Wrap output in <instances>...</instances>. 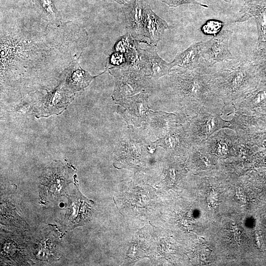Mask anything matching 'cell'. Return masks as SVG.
Returning <instances> with one entry per match:
<instances>
[{"mask_svg":"<svg viewBox=\"0 0 266 266\" xmlns=\"http://www.w3.org/2000/svg\"><path fill=\"white\" fill-rule=\"evenodd\" d=\"M84 29L71 22L55 24L37 18L1 20L0 73L67 68L88 41Z\"/></svg>","mask_w":266,"mask_h":266,"instance_id":"cell-1","label":"cell"},{"mask_svg":"<svg viewBox=\"0 0 266 266\" xmlns=\"http://www.w3.org/2000/svg\"><path fill=\"white\" fill-rule=\"evenodd\" d=\"M212 93L226 106L233 105L240 98L260 82L252 60L235 58L204 67Z\"/></svg>","mask_w":266,"mask_h":266,"instance_id":"cell-2","label":"cell"},{"mask_svg":"<svg viewBox=\"0 0 266 266\" xmlns=\"http://www.w3.org/2000/svg\"><path fill=\"white\" fill-rule=\"evenodd\" d=\"M169 75L173 99L179 109L176 113L187 121L203 106L221 107L211 90L204 67L192 70L178 68L171 69Z\"/></svg>","mask_w":266,"mask_h":266,"instance_id":"cell-3","label":"cell"},{"mask_svg":"<svg viewBox=\"0 0 266 266\" xmlns=\"http://www.w3.org/2000/svg\"><path fill=\"white\" fill-rule=\"evenodd\" d=\"M222 107H201L198 113L183 125L192 145L204 144L218 130L233 129L231 121L222 119Z\"/></svg>","mask_w":266,"mask_h":266,"instance_id":"cell-4","label":"cell"},{"mask_svg":"<svg viewBox=\"0 0 266 266\" xmlns=\"http://www.w3.org/2000/svg\"><path fill=\"white\" fill-rule=\"evenodd\" d=\"M130 129L117 144L115 153L118 163L134 166L146 153H152L157 147L143 129Z\"/></svg>","mask_w":266,"mask_h":266,"instance_id":"cell-5","label":"cell"},{"mask_svg":"<svg viewBox=\"0 0 266 266\" xmlns=\"http://www.w3.org/2000/svg\"><path fill=\"white\" fill-rule=\"evenodd\" d=\"M115 79L114 100L135 96L146 91L149 85L150 77L143 73L127 67L110 68Z\"/></svg>","mask_w":266,"mask_h":266,"instance_id":"cell-6","label":"cell"},{"mask_svg":"<svg viewBox=\"0 0 266 266\" xmlns=\"http://www.w3.org/2000/svg\"><path fill=\"white\" fill-rule=\"evenodd\" d=\"M232 33L228 30H223L206 41L199 42L202 59L201 67H209L233 58L229 48Z\"/></svg>","mask_w":266,"mask_h":266,"instance_id":"cell-7","label":"cell"},{"mask_svg":"<svg viewBox=\"0 0 266 266\" xmlns=\"http://www.w3.org/2000/svg\"><path fill=\"white\" fill-rule=\"evenodd\" d=\"M148 93L146 91L131 97L116 100L121 108L118 112L130 128L139 127L146 120L149 110Z\"/></svg>","mask_w":266,"mask_h":266,"instance_id":"cell-8","label":"cell"},{"mask_svg":"<svg viewBox=\"0 0 266 266\" xmlns=\"http://www.w3.org/2000/svg\"><path fill=\"white\" fill-rule=\"evenodd\" d=\"M183 117L177 113L149 110L143 130L150 137L158 138L165 136L174 126L183 124Z\"/></svg>","mask_w":266,"mask_h":266,"instance_id":"cell-9","label":"cell"},{"mask_svg":"<svg viewBox=\"0 0 266 266\" xmlns=\"http://www.w3.org/2000/svg\"><path fill=\"white\" fill-rule=\"evenodd\" d=\"M240 16L234 20L244 22L253 17L256 22L258 40L257 48L266 46V0H244V3L239 10Z\"/></svg>","mask_w":266,"mask_h":266,"instance_id":"cell-10","label":"cell"},{"mask_svg":"<svg viewBox=\"0 0 266 266\" xmlns=\"http://www.w3.org/2000/svg\"><path fill=\"white\" fill-rule=\"evenodd\" d=\"M124 9L126 29L132 38L148 43L144 40V3L143 0H130Z\"/></svg>","mask_w":266,"mask_h":266,"instance_id":"cell-11","label":"cell"},{"mask_svg":"<svg viewBox=\"0 0 266 266\" xmlns=\"http://www.w3.org/2000/svg\"><path fill=\"white\" fill-rule=\"evenodd\" d=\"M153 142L157 147H162L171 154L189 153L192 146L186 129L181 124L173 126L165 136Z\"/></svg>","mask_w":266,"mask_h":266,"instance_id":"cell-12","label":"cell"},{"mask_svg":"<svg viewBox=\"0 0 266 266\" xmlns=\"http://www.w3.org/2000/svg\"><path fill=\"white\" fill-rule=\"evenodd\" d=\"M239 143L237 135L228 134L224 131L215 132L205 143L211 154L220 156H226L236 151Z\"/></svg>","mask_w":266,"mask_h":266,"instance_id":"cell-13","label":"cell"},{"mask_svg":"<svg viewBox=\"0 0 266 266\" xmlns=\"http://www.w3.org/2000/svg\"><path fill=\"white\" fill-rule=\"evenodd\" d=\"M169 28L166 21L157 16L149 6H145L144 34L153 45H157L162 39L165 31Z\"/></svg>","mask_w":266,"mask_h":266,"instance_id":"cell-14","label":"cell"},{"mask_svg":"<svg viewBox=\"0 0 266 266\" xmlns=\"http://www.w3.org/2000/svg\"><path fill=\"white\" fill-rule=\"evenodd\" d=\"M266 104V85L261 82L233 104L235 111H249Z\"/></svg>","mask_w":266,"mask_h":266,"instance_id":"cell-15","label":"cell"},{"mask_svg":"<svg viewBox=\"0 0 266 266\" xmlns=\"http://www.w3.org/2000/svg\"><path fill=\"white\" fill-rule=\"evenodd\" d=\"M169 63L171 68L177 66L192 70L201 67L202 59L199 42L192 44Z\"/></svg>","mask_w":266,"mask_h":266,"instance_id":"cell-16","label":"cell"},{"mask_svg":"<svg viewBox=\"0 0 266 266\" xmlns=\"http://www.w3.org/2000/svg\"><path fill=\"white\" fill-rule=\"evenodd\" d=\"M146 57V75L155 79L169 75L171 70L170 63H167L158 55L153 48L144 49Z\"/></svg>","mask_w":266,"mask_h":266,"instance_id":"cell-17","label":"cell"},{"mask_svg":"<svg viewBox=\"0 0 266 266\" xmlns=\"http://www.w3.org/2000/svg\"><path fill=\"white\" fill-rule=\"evenodd\" d=\"M93 78L80 67L77 59L73 61L67 68L66 84L72 90L77 91L87 86Z\"/></svg>","mask_w":266,"mask_h":266,"instance_id":"cell-18","label":"cell"},{"mask_svg":"<svg viewBox=\"0 0 266 266\" xmlns=\"http://www.w3.org/2000/svg\"><path fill=\"white\" fill-rule=\"evenodd\" d=\"M37 12L43 19L55 24H60L61 16L52 0H33Z\"/></svg>","mask_w":266,"mask_h":266,"instance_id":"cell-19","label":"cell"},{"mask_svg":"<svg viewBox=\"0 0 266 266\" xmlns=\"http://www.w3.org/2000/svg\"><path fill=\"white\" fill-rule=\"evenodd\" d=\"M251 60L256 66L260 78V81L266 85V46L257 48Z\"/></svg>","mask_w":266,"mask_h":266,"instance_id":"cell-20","label":"cell"},{"mask_svg":"<svg viewBox=\"0 0 266 266\" xmlns=\"http://www.w3.org/2000/svg\"><path fill=\"white\" fill-rule=\"evenodd\" d=\"M223 26V24L221 21L216 20H210L203 25L201 30L204 34H217L220 32Z\"/></svg>","mask_w":266,"mask_h":266,"instance_id":"cell-21","label":"cell"},{"mask_svg":"<svg viewBox=\"0 0 266 266\" xmlns=\"http://www.w3.org/2000/svg\"><path fill=\"white\" fill-rule=\"evenodd\" d=\"M107 61L108 66H111L109 68L114 67H123L126 62L125 53L115 51L112 53L108 58Z\"/></svg>","mask_w":266,"mask_h":266,"instance_id":"cell-22","label":"cell"},{"mask_svg":"<svg viewBox=\"0 0 266 266\" xmlns=\"http://www.w3.org/2000/svg\"><path fill=\"white\" fill-rule=\"evenodd\" d=\"M169 6L177 7L183 4H193L203 7H208L206 4L201 3L196 0H161Z\"/></svg>","mask_w":266,"mask_h":266,"instance_id":"cell-23","label":"cell"},{"mask_svg":"<svg viewBox=\"0 0 266 266\" xmlns=\"http://www.w3.org/2000/svg\"><path fill=\"white\" fill-rule=\"evenodd\" d=\"M114 0L119 3V4H123L127 3L130 0Z\"/></svg>","mask_w":266,"mask_h":266,"instance_id":"cell-24","label":"cell"},{"mask_svg":"<svg viewBox=\"0 0 266 266\" xmlns=\"http://www.w3.org/2000/svg\"><path fill=\"white\" fill-rule=\"evenodd\" d=\"M225 2H231L232 0H224Z\"/></svg>","mask_w":266,"mask_h":266,"instance_id":"cell-25","label":"cell"}]
</instances>
